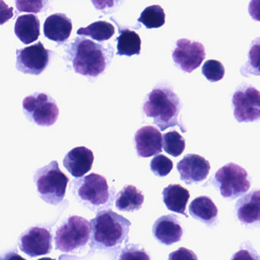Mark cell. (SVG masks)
<instances>
[{"label":"cell","mask_w":260,"mask_h":260,"mask_svg":"<svg viewBox=\"0 0 260 260\" xmlns=\"http://www.w3.org/2000/svg\"><path fill=\"white\" fill-rule=\"evenodd\" d=\"M91 248L109 250L120 247L127 241L131 222L111 210L98 212L91 220Z\"/></svg>","instance_id":"obj_1"},{"label":"cell","mask_w":260,"mask_h":260,"mask_svg":"<svg viewBox=\"0 0 260 260\" xmlns=\"http://www.w3.org/2000/svg\"><path fill=\"white\" fill-rule=\"evenodd\" d=\"M181 104L177 94L171 89L157 87L147 96L143 105L147 117L153 118L154 123L164 131L170 127L179 126L178 116Z\"/></svg>","instance_id":"obj_2"},{"label":"cell","mask_w":260,"mask_h":260,"mask_svg":"<svg viewBox=\"0 0 260 260\" xmlns=\"http://www.w3.org/2000/svg\"><path fill=\"white\" fill-rule=\"evenodd\" d=\"M73 193L76 199L90 210H103L111 207L114 201V189L108 186L106 179L91 174L72 183Z\"/></svg>","instance_id":"obj_3"},{"label":"cell","mask_w":260,"mask_h":260,"mask_svg":"<svg viewBox=\"0 0 260 260\" xmlns=\"http://www.w3.org/2000/svg\"><path fill=\"white\" fill-rule=\"evenodd\" d=\"M75 71L83 76L96 77L106 68L104 47L91 40L77 38L71 47Z\"/></svg>","instance_id":"obj_4"},{"label":"cell","mask_w":260,"mask_h":260,"mask_svg":"<svg viewBox=\"0 0 260 260\" xmlns=\"http://www.w3.org/2000/svg\"><path fill=\"white\" fill-rule=\"evenodd\" d=\"M34 180L40 197L47 204L57 206L65 198L70 179L60 170L57 161L38 169Z\"/></svg>","instance_id":"obj_5"},{"label":"cell","mask_w":260,"mask_h":260,"mask_svg":"<svg viewBox=\"0 0 260 260\" xmlns=\"http://www.w3.org/2000/svg\"><path fill=\"white\" fill-rule=\"evenodd\" d=\"M91 238V226L82 217L70 216L58 227L54 241L56 250L74 253L84 248Z\"/></svg>","instance_id":"obj_6"},{"label":"cell","mask_w":260,"mask_h":260,"mask_svg":"<svg viewBox=\"0 0 260 260\" xmlns=\"http://www.w3.org/2000/svg\"><path fill=\"white\" fill-rule=\"evenodd\" d=\"M215 181L221 195L231 199L241 196L250 188L246 169L234 163H228L220 168L215 174Z\"/></svg>","instance_id":"obj_7"},{"label":"cell","mask_w":260,"mask_h":260,"mask_svg":"<svg viewBox=\"0 0 260 260\" xmlns=\"http://www.w3.org/2000/svg\"><path fill=\"white\" fill-rule=\"evenodd\" d=\"M24 114L30 122L40 126H51L59 117L56 102L48 95L36 93L23 100Z\"/></svg>","instance_id":"obj_8"},{"label":"cell","mask_w":260,"mask_h":260,"mask_svg":"<svg viewBox=\"0 0 260 260\" xmlns=\"http://www.w3.org/2000/svg\"><path fill=\"white\" fill-rule=\"evenodd\" d=\"M234 115L239 123L260 120V92L248 84H242L232 98Z\"/></svg>","instance_id":"obj_9"},{"label":"cell","mask_w":260,"mask_h":260,"mask_svg":"<svg viewBox=\"0 0 260 260\" xmlns=\"http://www.w3.org/2000/svg\"><path fill=\"white\" fill-rule=\"evenodd\" d=\"M52 52L38 41L16 50V69L25 74L40 75L47 68Z\"/></svg>","instance_id":"obj_10"},{"label":"cell","mask_w":260,"mask_h":260,"mask_svg":"<svg viewBox=\"0 0 260 260\" xmlns=\"http://www.w3.org/2000/svg\"><path fill=\"white\" fill-rule=\"evenodd\" d=\"M172 57L183 71L190 73L201 65L206 58V50L201 43L180 39L177 41Z\"/></svg>","instance_id":"obj_11"},{"label":"cell","mask_w":260,"mask_h":260,"mask_svg":"<svg viewBox=\"0 0 260 260\" xmlns=\"http://www.w3.org/2000/svg\"><path fill=\"white\" fill-rule=\"evenodd\" d=\"M52 241L53 237L47 229L30 227L20 237V250L30 257L44 256L51 252Z\"/></svg>","instance_id":"obj_12"},{"label":"cell","mask_w":260,"mask_h":260,"mask_svg":"<svg viewBox=\"0 0 260 260\" xmlns=\"http://www.w3.org/2000/svg\"><path fill=\"white\" fill-rule=\"evenodd\" d=\"M177 168L180 180L186 184L191 185L206 180L211 166L204 157L197 154H187L177 163Z\"/></svg>","instance_id":"obj_13"},{"label":"cell","mask_w":260,"mask_h":260,"mask_svg":"<svg viewBox=\"0 0 260 260\" xmlns=\"http://www.w3.org/2000/svg\"><path fill=\"white\" fill-rule=\"evenodd\" d=\"M135 143L139 157L146 158L162 152L163 137L154 127H142L136 133Z\"/></svg>","instance_id":"obj_14"},{"label":"cell","mask_w":260,"mask_h":260,"mask_svg":"<svg viewBox=\"0 0 260 260\" xmlns=\"http://www.w3.org/2000/svg\"><path fill=\"white\" fill-rule=\"evenodd\" d=\"M152 233L159 243L170 246L181 240L183 230L176 215H168L156 220L153 224Z\"/></svg>","instance_id":"obj_15"},{"label":"cell","mask_w":260,"mask_h":260,"mask_svg":"<svg viewBox=\"0 0 260 260\" xmlns=\"http://www.w3.org/2000/svg\"><path fill=\"white\" fill-rule=\"evenodd\" d=\"M94 154L85 147L73 148L63 159V166L73 177L80 178L89 172L94 163Z\"/></svg>","instance_id":"obj_16"},{"label":"cell","mask_w":260,"mask_h":260,"mask_svg":"<svg viewBox=\"0 0 260 260\" xmlns=\"http://www.w3.org/2000/svg\"><path fill=\"white\" fill-rule=\"evenodd\" d=\"M73 30L71 19L65 14L56 13L50 15L44 24L46 38L57 43H63L70 38Z\"/></svg>","instance_id":"obj_17"},{"label":"cell","mask_w":260,"mask_h":260,"mask_svg":"<svg viewBox=\"0 0 260 260\" xmlns=\"http://www.w3.org/2000/svg\"><path fill=\"white\" fill-rule=\"evenodd\" d=\"M238 219L244 224L260 222V190L253 191L237 203Z\"/></svg>","instance_id":"obj_18"},{"label":"cell","mask_w":260,"mask_h":260,"mask_svg":"<svg viewBox=\"0 0 260 260\" xmlns=\"http://www.w3.org/2000/svg\"><path fill=\"white\" fill-rule=\"evenodd\" d=\"M163 201L168 210L181 214L188 218L186 213V205L190 198L187 189L178 184H171L165 188L162 192Z\"/></svg>","instance_id":"obj_19"},{"label":"cell","mask_w":260,"mask_h":260,"mask_svg":"<svg viewBox=\"0 0 260 260\" xmlns=\"http://www.w3.org/2000/svg\"><path fill=\"white\" fill-rule=\"evenodd\" d=\"M40 29L41 24L38 17L32 14L18 17L15 24V35L24 44L36 41L41 34Z\"/></svg>","instance_id":"obj_20"},{"label":"cell","mask_w":260,"mask_h":260,"mask_svg":"<svg viewBox=\"0 0 260 260\" xmlns=\"http://www.w3.org/2000/svg\"><path fill=\"white\" fill-rule=\"evenodd\" d=\"M191 216L206 224H212L218 216V208L209 197L196 198L189 205Z\"/></svg>","instance_id":"obj_21"},{"label":"cell","mask_w":260,"mask_h":260,"mask_svg":"<svg viewBox=\"0 0 260 260\" xmlns=\"http://www.w3.org/2000/svg\"><path fill=\"white\" fill-rule=\"evenodd\" d=\"M143 194L135 186H126L116 197V208L120 212H133L142 208L144 203Z\"/></svg>","instance_id":"obj_22"},{"label":"cell","mask_w":260,"mask_h":260,"mask_svg":"<svg viewBox=\"0 0 260 260\" xmlns=\"http://www.w3.org/2000/svg\"><path fill=\"white\" fill-rule=\"evenodd\" d=\"M117 54L120 56L139 55L141 51L142 40L134 31L124 29L120 31L117 38Z\"/></svg>","instance_id":"obj_23"},{"label":"cell","mask_w":260,"mask_h":260,"mask_svg":"<svg viewBox=\"0 0 260 260\" xmlns=\"http://www.w3.org/2000/svg\"><path fill=\"white\" fill-rule=\"evenodd\" d=\"M79 35L91 37L98 41L109 40L115 34V28L111 23L105 21H96L86 27H81L77 31Z\"/></svg>","instance_id":"obj_24"},{"label":"cell","mask_w":260,"mask_h":260,"mask_svg":"<svg viewBox=\"0 0 260 260\" xmlns=\"http://www.w3.org/2000/svg\"><path fill=\"white\" fill-rule=\"evenodd\" d=\"M242 76H260V37L252 41L248 60L241 68Z\"/></svg>","instance_id":"obj_25"},{"label":"cell","mask_w":260,"mask_h":260,"mask_svg":"<svg viewBox=\"0 0 260 260\" xmlns=\"http://www.w3.org/2000/svg\"><path fill=\"white\" fill-rule=\"evenodd\" d=\"M138 21L142 23L147 28H157L165 23V12L158 5L148 6L144 9Z\"/></svg>","instance_id":"obj_26"},{"label":"cell","mask_w":260,"mask_h":260,"mask_svg":"<svg viewBox=\"0 0 260 260\" xmlns=\"http://www.w3.org/2000/svg\"><path fill=\"white\" fill-rule=\"evenodd\" d=\"M163 137V148L165 152L174 157L183 154L186 148V141L177 131H170Z\"/></svg>","instance_id":"obj_27"},{"label":"cell","mask_w":260,"mask_h":260,"mask_svg":"<svg viewBox=\"0 0 260 260\" xmlns=\"http://www.w3.org/2000/svg\"><path fill=\"white\" fill-rule=\"evenodd\" d=\"M202 72L209 82H215L223 79L225 69L220 61L209 60L203 64Z\"/></svg>","instance_id":"obj_28"},{"label":"cell","mask_w":260,"mask_h":260,"mask_svg":"<svg viewBox=\"0 0 260 260\" xmlns=\"http://www.w3.org/2000/svg\"><path fill=\"white\" fill-rule=\"evenodd\" d=\"M151 170L154 175L158 177H165L168 176L174 167L172 160L163 154L155 156L150 163Z\"/></svg>","instance_id":"obj_29"},{"label":"cell","mask_w":260,"mask_h":260,"mask_svg":"<svg viewBox=\"0 0 260 260\" xmlns=\"http://www.w3.org/2000/svg\"><path fill=\"white\" fill-rule=\"evenodd\" d=\"M116 260H151V258L140 245L127 244L120 250Z\"/></svg>","instance_id":"obj_30"},{"label":"cell","mask_w":260,"mask_h":260,"mask_svg":"<svg viewBox=\"0 0 260 260\" xmlns=\"http://www.w3.org/2000/svg\"><path fill=\"white\" fill-rule=\"evenodd\" d=\"M168 260H198V257L192 250L180 247L176 251L170 253Z\"/></svg>","instance_id":"obj_31"},{"label":"cell","mask_w":260,"mask_h":260,"mask_svg":"<svg viewBox=\"0 0 260 260\" xmlns=\"http://www.w3.org/2000/svg\"><path fill=\"white\" fill-rule=\"evenodd\" d=\"M17 9L19 11L34 12L38 13L41 9V2L16 1Z\"/></svg>","instance_id":"obj_32"},{"label":"cell","mask_w":260,"mask_h":260,"mask_svg":"<svg viewBox=\"0 0 260 260\" xmlns=\"http://www.w3.org/2000/svg\"><path fill=\"white\" fill-rule=\"evenodd\" d=\"M14 16V9L0 0V25L7 22Z\"/></svg>","instance_id":"obj_33"},{"label":"cell","mask_w":260,"mask_h":260,"mask_svg":"<svg viewBox=\"0 0 260 260\" xmlns=\"http://www.w3.org/2000/svg\"><path fill=\"white\" fill-rule=\"evenodd\" d=\"M231 260H260V256L256 252L241 249L233 255Z\"/></svg>","instance_id":"obj_34"},{"label":"cell","mask_w":260,"mask_h":260,"mask_svg":"<svg viewBox=\"0 0 260 260\" xmlns=\"http://www.w3.org/2000/svg\"><path fill=\"white\" fill-rule=\"evenodd\" d=\"M248 11L253 20L260 21V0H252L249 4Z\"/></svg>","instance_id":"obj_35"},{"label":"cell","mask_w":260,"mask_h":260,"mask_svg":"<svg viewBox=\"0 0 260 260\" xmlns=\"http://www.w3.org/2000/svg\"><path fill=\"white\" fill-rule=\"evenodd\" d=\"M0 260H27L15 252H9L0 256Z\"/></svg>","instance_id":"obj_36"},{"label":"cell","mask_w":260,"mask_h":260,"mask_svg":"<svg viewBox=\"0 0 260 260\" xmlns=\"http://www.w3.org/2000/svg\"><path fill=\"white\" fill-rule=\"evenodd\" d=\"M38 260H56V259H52V258H50V257H44V258H41V259H39Z\"/></svg>","instance_id":"obj_37"}]
</instances>
